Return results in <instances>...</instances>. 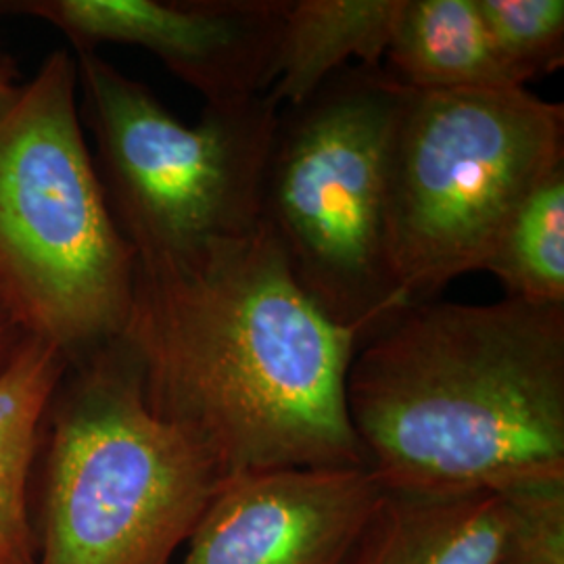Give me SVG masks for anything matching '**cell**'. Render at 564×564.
Masks as SVG:
<instances>
[{
	"instance_id": "cell-1",
	"label": "cell",
	"mask_w": 564,
	"mask_h": 564,
	"mask_svg": "<svg viewBox=\"0 0 564 564\" xmlns=\"http://www.w3.org/2000/svg\"><path fill=\"white\" fill-rule=\"evenodd\" d=\"M120 337L149 408L202 445L224 481L368 466L345 400L362 335L303 293L263 224L182 253L137 256Z\"/></svg>"
},
{
	"instance_id": "cell-2",
	"label": "cell",
	"mask_w": 564,
	"mask_h": 564,
	"mask_svg": "<svg viewBox=\"0 0 564 564\" xmlns=\"http://www.w3.org/2000/svg\"><path fill=\"white\" fill-rule=\"evenodd\" d=\"M345 400L387 489L561 484L564 305H410L358 349Z\"/></svg>"
},
{
	"instance_id": "cell-3",
	"label": "cell",
	"mask_w": 564,
	"mask_h": 564,
	"mask_svg": "<svg viewBox=\"0 0 564 564\" xmlns=\"http://www.w3.org/2000/svg\"><path fill=\"white\" fill-rule=\"evenodd\" d=\"M36 564H172L224 484L144 400L121 337L69 362L42 424Z\"/></svg>"
},
{
	"instance_id": "cell-4",
	"label": "cell",
	"mask_w": 564,
	"mask_h": 564,
	"mask_svg": "<svg viewBox=\"0 0 564 564\" xmlns=\"http://www.w3.org/2000/svg\"><path fill=\"white\" fill-rule=\"evenodd\" d=\"M78 95L65 48L0 95V286L30 335L67 362L120 337L137 272L84 139Z\"/></svg>"
},
{
	"instance_id": "cell-5",
	"label": "cell",
	"mask_w": 564,
	"mask_h": 564,
	"mask_svg": "<svg viewBox=\"0 0 564 564\" xmlns=\"http://www.w3.org/2000/svg\"><path fill=\"white\" fill-rule=\"evenodd\" d=\"M408 93L383 65L343 67L279 113L263 174L262 224L293 279L364 343L410 307L387 232L391 147Z\"/></svg>"
},
{
	"instance_id": "cell-6",
	"label": "cell",
	"mask_w": 564,
	"mask_h": 564,
	"mask_svg": "<svg viewBox=\"0 0 564 564\" xmlns=\"http://www.w3.org/2000/svg\"><path fill=\"white\" fill-rule=\"evenodd\" d=\"M564 162V107L527 88L410 90L391 147L387 232L410 305L484 270L506 224Z\"/></svg>"
},
{
	"instance_id": "cell-7",
	"label": "cell",
	"mask_w": 564,
	"mask_h": 564,
	"mask_svg": "<svg viewBox=\"0 0 564 564\" xmlns=\"http://www.w3.org/2000/svg\"><path fill=\"white\" fill-rule=\"evenodd\" d=\"M72 53L93 160L137 256L182 253L262 224L263 174L281 113L265 93L205 105L188 126L97 51Z\"/></svg>"
},
{
	"instance_id": "cell-8",
	"label": "cell",
	"mask_w": 564,
	"mask_h": 564,
	"mask_svg": "<svg viewBox=\"0 0 564 564\" xmlns=\"http://www.w3.org/2000/svg\"><path fill=\"white\" fill-rule=\"evenodd\" d=\"M291 0H18L0 15L57 28L72 51L128 44L153 53L205 105L245 101L276 78Z\"/></svg>"
},
{
	"instance_id": "cell-9",
	"label": "cell",
	"mask_w": 564,
	"mask_h": 564,
	"mask_svg": "<svg viewBox=\"0 0 564 564\" xmlns=\"http://www.w3.org/2000/svg\"><path fill=\"white\" fill-rule=\"evenodd\" d=\"M383 494L368 466L226 479L181 564H343Z\"/></svg>"
},
{
	"instance_id": "cell-10",
	"label": "cell",
	"mask_w": 564,
	"mask_h": 564,
	"mask_svg": "<svg viewBox=\"0 0 564 564\" xmlns=\"http://www.w3.org/2000/svg\"><path fill=\"white\" fill-rule=\"evenodd\" d=\"M512 527L508 494L384 487L343 564H505Z\"/></svg>"
},
{
	"instance_id": "cell-11",
	"label": "cell",
	"mask_w": 564,
	"mask_h": 564,
	"mask_svg": "<svg viewBox=\"0 0 564 564\" xmlns=\"http://www.w3.org/2000/svg\"><path fill=\"white\" fill-rule=\"evenodd\" d=\"M67 366L57 347L30 337L0 375V564H36L32 484L42 424Z\"/></svg>"
},
{
	"instance_id": "cell-12",
	"label": "cell",
	"mask_w": 564,
	"mask_h": 564,
	"mask_svg": "<svg viewBox=\"0 0 564 564\" xmlns=\"http://www.w3.org/2000/svg\"><path fill=\"white\" fill-rule=\"evenodd\" d=\"M384 72L410 90L521 88L489 39L477 0H402Z\"/></svg>"
},
{
	"instance_id": "cell-13",
	"label": "cell",
	"mask_w": 564,
	"mask_h": 564,
	"mask_svg": "<svg viewBox=\"0 0 564 564\" xmlns=\"http://www.w3.org/2000/svg\"><path fill=\"white\" fill-rule=\"evenodd\" d=\"M402 0H291L279 69L268 97L279 109L305 101L343 67L383 65Z\"/></svg>"
},
{
	"instance_id": "cell-14",
	"label": "cell",
	"mask_w": 564,
	"mask_h": 564,
	"mask_svg": "<svg viewBox=\"0 0 564 564\" xmlns=\"http://www.w3.org/2000/svg\"><path fill=\"white\" fill-rule=\"evenodd\" d=\"M484 270L512 300L564 305V162L524 197Z\"/></svg>"
},
{
	"instance_id": "cell-15",
	"label": "cell",
	"mask_w": 564,
	"mask_h": 564,
	"mask_svg": "<svg viewBox=\"0 0 564 564\" xmlns=\"http://www.w3.org/2000/svg\"><path fill=\"white\" fill-rule=\"evenodd\" d=\"M508 76L521 88L564 63L563 0H477Z\"/></svg>"
},
{
	"instance_id": "cell-16",
	"label": "cell",
	"mask_w": 564,
	"mask_h": 564,
	"mask_svg": "<svg viewBox=\"0 0 564 564\" xmlns=\"http://www.w3.org/2000/svg\"><path fill=\"white\" fill-rule=\"evenodd\" d=\"M514 527L505 564H564V481L506 491Z\"/></svg>"
},
{
	"instance_id": "cell-17",
	"label": "cell",
	"mask_w": 564,
	"mask_h": 564,
	"mask_svg": "<svg viewBox=\"0 0 564 564\" xmlns=\"http://www.w3.org/2000/svg\"><path fill=\"white\" fill-rule=\"evenodd\" d=\"M30 337L32 335L21 321L20 312L0 286V375L15 360Z\"/></svg>"
},
{
	"instance_id": "cell-18",
	"label": "cell",
	"mask_w": 564,
	"mask_h": 564,
	"mask_svg": "<svg viewBox=\"0 0 564 564\" xmlns=\"http://www.w3.org/2000/svg\"><path fill=\"white\" fill-rule=\"evenodd\" d=\"M15 84V76H13V67L4 59H0V95L11 88Z\"/></svg>"
}]
</instances>
